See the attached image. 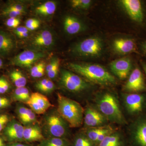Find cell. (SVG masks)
I'll list each match as a JSON object with an SVG mask.
<instances>
[{
	"mask_svg": "<svg viewBox=\"0 0 146 146\" xmlns=\"http://www.w3.org/2000/svg\"><path fill=\"white\" fill-rule=\"evenodd\" d=\"M70 68L89 81L101 85H110L116 82L115 77L101 65L97 64L70 63Z\"/></svg>",
	"mask_w": 146,
	"mask_h": 146,
	"instance_id": "obj_1",
	"label": "cell"
},
{
	"mask_svg": "<svg viewBox=\"0 0 146 146\" xmlns=\"http://www.w3.org/2000/svg\"><path fill=\"white\" fill-rule=\"evenodd\" d=\"M57 112L68 123L70 127H78L82 125L84 111L78 102L57 94Z\"/></svg>",
	"mask_w": 146,
	"mask_h": 146,
	"instance_id": "obj_2",
	"label": "cell"
},
{
	"mask_svg": "<svg viewBox=\"0 0 146 146\" xmlns=\"http://www.w3.org/2000/svg\"><path fill=\"white\" fill-rule=\"evenodd\" d=\"M97 109L107 119L119 124L126 122L118 100L114 94L108 92L104 93L96 99Z\"/></svg>",
	"mask_w": 146,
	"mask_h": 146,
	"instance_id": "obj_3",
	"label": "cell"
},
{
	"mask_svg": "<svg viewBox=\"0 0 146 146\" xmlns=\"http://www.w3.org/2000/svg\"><path fill=\"white\" fill-rule=\"evenodd\" d=\"M44 127L47 133L52 138H65L68 136L70 127L58 112H50L46 115Z\"/></svg>",
	"mask_w": 146,
	"mask_h": 146,
	"instance_id": "obj_4",
	"label": "cell"
},
{
	"mask_svg": "<svg viewBox=\"0 0 146 146\" xmlns=\"http://www.w3.org/2000/svg\"><path fill=\"white\" fill-rule=\"evenodd\" d=\"M103 43L98 37H92L84 39L73 49L75 54L84 56H97L102 53Z\"/></svg>",
	"mask_w": 146,
	"mask_h": 146,
	"instance_id": "obj_5",
	"label": "cell"
},
{
	"mask_svg": "<svg viewBox=\"0 0 146 146\" xmlns=\"http://www.w3.org/2000/svg\"><path fill=\"white\" fill-rule=\"evenodd\" d=\"M60 80L65 89L71 92H82L90 86L87 82L79 76L65 70L61 71Z\"/></svg>",
	"mask_w": 146,
	"mask_h": 146,
	"instance_id": "obj_6",
	"label": "cell"
},
{
	"mask_svg": "<svg viewBox=\"0 0 146 146\" xmlns=\"http://www.w3.org/2000/svg\"><path fill=\"white\" fill-rule=\"evenodd\" d=\"M45 56L44 53L28 50L16 56L11 60V63L19 67L30 68L35 63Z\"/></svg>",
	"mask_w": 146,
	"mask_h": 146,
	"instance_id": "obj_7",
	"label": "cell"
},
{
	"mask_svg": "<svg viewBox=\"0 0 146 146\" xmlns=\"http://www.w3.org/2000/svg\"><path fill=\"white\" fill-rule=\"evenodd\" d=\"M26 104L35 113L39 115L44 114L53 106L46 97L38 92L32 93Z\"/></svg>",
	"mask_w": 146,
	"mask_h": 146,
	"instance_id": "obj_8",
	"label": "cell"
},
{
	"mask_svg": "<svg viewBox=\"0 0 146 146\" xmlns=\"http://www.w3.org/2000/svg\"><path fill=\"white\" fill-rule=\"evenodd\" d=\"M83 121L85 126L89 128L105 126L108 120L98 110L88 106L84 111Z\"/></svg>",
	"mask_w": 146,
	"mask_h": 146,
	"instance_id": "obj_9",
	"label": "cell"
},
{
	"mask_svg": "<svg viewBox=\"0 0 146 146\" xmlns=\"http://www.w3.org/2000/svg\"><path fill=\"white\" fill-rule=\"evenodd\" d=\"M121 5L128 16L133 21L138 23L143 22L144 13L141 1L138 0H122Z\"/></svg>",
	"mask_w": 146,
	"mask_h": 146,
	"instance_id": "obj_10",
	"label": "cell"
},
{
	"mask_svg": "<svg viewBox=\"0 0 146 146\" xmlns=\"http://www.w3.org/2000/svg\"><path fill=\"white\" fill-rule=\"evenodd\" d=\"M132 68L131 60L129 58H122L113 60L110 64V68L115 76L121 80L127 77Z\"/></svg>",
	"mask_w": 146,
	"mask_h": 146,
	"instance_id": "obj_11",
	"label": "cell"
},
{
	"mask_svg": "<svg viewBox=\"0 0 146 146\" xmlns=\"http://www.w3.org/2000/svg\"><path fill=\"white\" fill-rule=\"evenodd\" d=\"M124 88L129 92H138L145 89L143 76L139 68H136L131 72Z\"/></svg>",
	"mask_w": 146,
	"mask_h": 146,
	"instance_id": "obj_12",
	"label": "cell"
},
{
	"mask_svg": "<svg viewBox=\"0 0 146 146\" xmlns=\"http://www.w3.org/2000/svg\"><path fill=\"white\" fill-rule=\"evenodd\" d=\"M16 42L10 33L0 30V57H8L15 50Z\"/></svg>",
	"mask_w": 146,
	"mask_h": 146,
	"instance_id": "obj_13",
	"label": "cell"
},
{
	"mask_svg": "<svg viewBox=\"0 0 146 146\" xmlns=\"http://www.w3.org/2000/svg\"><path fill=\"white\" fill-rule=\"evenodd\" d=\"M24 127L16 120L9 122L4 129V134L10 142L21 141L23 139Z\"/></svg>",
	"mask_w": 146,
	"mask_h": 146,
	"instance_id": "obj_14",
	"label": "cell"
},
{
	"mask_svg": "<svg viewBox=\"0 0 146 146\" xmlns=\"http://www.w3.org/2000/svg\"><path fill=\"white\" fill-rule=\"evenodd\" d=\"M144 101L143 96L140 94H128L124 97L126 107L131 114H136L142 111Z\"/></svg>",
	"mask_w": 146,
	"mask_h": 146,
	"instance_id": "obj_15",
	"label": "cell"
},
{
	"mask_svg": "<svg viewBox=\"0 0 146 146\" xmlns=\"http://www.w3.org/2000/svg\"><path fill=\"white\" fill-rule=\"evenodd\" d=\"M113 47L116 52L120 54H125L136 50V43L131 38H118L113 43Z\"/></svg>",
	"mask_w": 146,
	"mask_h": 146,
	"instance_id": "obj_16",
	"label": "cell"
},
{
	"mask_svg": "<svg viewBox=\"0 0 146 146\" xmlns=\"http://www.w3.org/2000/svg\"><path fill=\"white\" fill-rule=\"evenodd\" d=\"M23 139L29 142H33L43 141L44 138L39 126L35 124L24 128Z\"/></svg>",
	"mask_w": 146,
	"mask_h": 146,
	"instance_id": "obj_17",
	"label": "cell"
},
{
	"mask_svg": "<svg viewBox=\"0 0 146 146\" xmlns=\"http://www.w3.org/2000/svg\"><path fill=\"white\" fill-rule=\"evenodd\" d=\"M64 28L68 34L74 35L83 29V25L78 19L72 16H67L64 21Z\"/></svg>",
	"mask_w": 146,
	"mask_h": 146,
	"instance_id": "obj_18",
	"label": "cell"
},
{
	"mask_svg": "<svg viewBox=\"0 0 146 146\" xmlns=\"http://www.w3.org/2000/svg\"><path fill=\"white\" fill-rule=\"evenodd\" d=\"M133 138L138 146H146V119L138 123L133 132Z\"/></svg>",
	"mask_w": 146,
	"mask_h": 146,
	"instance_id": "obj_19",
	"label": "cell"
},
{
	"mask_svg": "<svg viewBox=\"0 0 146 146\" xmlns=\"http://www.w3.org/2000/svg\"><path fill=\"white\" fill-rule=\"evenodd\" d=\"M53 36L48 30L43 31L34 37L33 44L39 47H49L53 43Z\"/></svg>",
	"mask_w": 146,
	"mask_h": 146,
	"instance_id": "obj_20",
	"label": "cell"
},
{
	"mask_svg": "<svg viewBox=\"0 0 146 146\" xmlns=\"http://www.w3.org/2000/svg\"><path fill=\"white\" fill-rule=\"evenodd\" d=\"M98 146H123L122 139L119 133H110L101 142Z\"/></svg>",
	"mask_w": 146,
	"mask_h": 146,
	"instance_id": "obj_21",
	"label": "cell"
},
{
	"mask_svg": "<svg viewBox=\"0 0 146 146\" xmlns=\"http://www.w3.org/2000/svg\"><path fill=\"white\" fill-rule=\"evenodd\" d=\"M56 8L55 2L49 1L39 6L36 8V13L43 16H49L54 13Z\"/></svg>",
	"mask_w": 146,
	"mask_h": 146,
	"instance_id": "obj_22",
	"label": "cell"
},
{
	"mask_svg": "<svg viewBox=\"0 0 146 146\" xmlns=\"http://www.w3.org/2000/svg\"><path fill=\"white\" fill-rule=\"evenodd\" d=\"M111 128L110 127L107 126L89 128V129L86 130L85 135L90 141L95 144L97 138L100 135H101L106 131L109 130Z\"/></svg>",
	"mask_w": 146,
	"mask_h": 146,
	"instance_id": "obj_23",
	"label": "cell"
},
{
	"mask_svg": "<svg viewBox=\"0 0 146 146\" xmlns=\"http://www.w3.org/2000/svg\"><path fill=\"white\" fill-rule=\"evenodd\" d=\"M10 78L16 88L24 87L26 85L27 80L23 73L20 71H13L10 74Z\"/></svg>",
	"mask_w": 146,
	"mask_h": 146,
	"instance_id": "obj_24",
	"label": "cell"
},
{
	"mask_svg": "<svg viewBox=\"0 0 146 146\" xmlns=\"http://www.w3.org/2000/svg\"><path fill=\"white\" fill-rule=\"evenodd\" d=\"M30 96L29 89L25 87L16 88L13 94V98L15 100L25 103L29 99Z\"/></svg>",
	"mask_w": 146,
	"mask_h": 146,
	"instance_id": "obj_25",
	"label": "cell"
},
{
	"mask_svg": "<svg viewBox=\"0 0 146 146\" xmlns=\"http://www.w3.org/2000/svg\"><path fill=\"white\" fill-rule=\"evenodd\" d=\"M68 141L65 138L53 137L42 141L39 146H69Z\"/></svg>",
	"mask_w": 146,
	"mask_h": 146,
	"instance_id": "obj_26",
	"label": "cell"
},
{
	"mask_svg": "<svg viewBox=\"0 0 146 146\" xmlns=\"http://www.w3.org/2000/svg\"><path fill=\"white\" fill-rule=\"evenodd\" d=\"M95 145L85 134H79L74 142V146H95Z\"/></svg>",
	"mask_w": 146,
	"mask_h": 146,
	"instance_id": "obj_27",
	"label": "cell"
},
{
	"mask_svg": "<svg viewBox=\"0 0 146 146\" xmlns=\"http://www.w3.org/2000/svg\"><path fill=\"white\" fill-rule=\"evenodd\" d=\"M71 5L74 8L87 9L91 5L92 1L90 0H72Z\"/></svg>",
	"mask_w": 146,
	"mask_h": 146,
	"instance_id": "obj_28",
	"label": "cell"
},
{
	"mask_svg": "<svg viewBox=\"0 0 146 146\" xmlns=\"http://www.w3.org/2000/svg\"><path fill=\"white\" fill-rule=\"evenodd\" d=\"M36 121V118L35 113L31 109H29L26 117L22 123L25 125L28 126L35 124Z\"/></svg>",
	"mask_w": 146,
	"mask_h": 146,
	"instance_id": "obj_29",
	"label": "cell"
},
{
	"mask_svg": "<svg viewBox=\"0 0 146 146\" xmlns=\"http://www.w3.org/2000/svg\"><path fill=\"white\" fill-rule=\"evenodd\" d=\"M26 27L29 31H33L40 26V22L35 18H29L26 22Z\"/></svg>",
	"mask_w": 146,
	"mask_h": 146,
	"instance_id": "obj_30",
	"label": "cell"
},
{
	"mask_svg": "<svg viewBox=\"0 0 146 146\" xmlns=\"http://www.w3.org/2000/svg\"><path fill=\"white\" fill-rule=\"evenodd\" d=\"M29 108L23 106H18L16 109V113L21 122H23L26 117Z\"/></svg>",
	"mask_w": 146,
	"mask_h": 146,
	"instance_id": "obj_31",
	"label": "cell"
},
{
	"mask_svg": "<svg viewBox=\"0 0 146 146\" xmlns=\"http://www.w3.org/2000/svg\"><path fill=\"white\" fill-rule=\"evenodd\" d=\"M21 23L20 19L18 18H9L5 22L6 25L10 28L16 29L19 27Z\"/></svg>",
	"mask_w": 146,
	"mask_h": 146,
	"instance_id": "obj_32",
	"label": "cell"
},
{
	"mask_svg": "<svg viewBox=\"0 0 146 146\" xmlns=\"http://www.w3.org/2000/svg\"><path fill=\"white\" fill-rule=\"evenodd\" d=\"M44 65H46V63L45 62L42 61V62H39V63L36 64V65H34L33 67L31 70L30 73L31 76L32 77L36 78V75L39 73L40 69Z\"/></svg>",
	"mask_w": 146,
	"mask_h": 146,
	"instance_id": "obj_33",
	"label": "cell"
},
{
	"mask_svg": "<svg viewBox=\"0 0 146 146\" xmlns=\"http://www.w3.org/2000/svg\"><path fill=\"white\" fill-rule=\"evenodd\" d=\"M55 85L53 82L49 80L44 87L42 89L40 92L45 94H48L51 93L54 90Z\"/></svg>",
	"mask_w": 146,
	"mask_h": 146,
	"instance_id": "obj_34",
	"label": "cell"
},
{
	"mask_svg": "<svg viewBox=\"0 0 146 146\" xmlns=\"http://www.w3.org/2000/svg\"><path fill=\"white\" fill-rule=\"evenodd\" d=\"M9 118L6 114L0 115V132L4 129L7 125L9 122Z\"/></svg>",
	"mask_w": 146,
	"mask_h": 146,
	"instance_id": "obj_35",
	"label": "cell"
},
{
	"mask_svg": "<svg viewBox=\"0 0 146 146\" xmlns=\"http://www.w3.org/2000/svg\"><path fill=\"white\" fill-rule=\"evenodd\" d=\"M5 8L9 9H12V10L17 11H20L23 13H24L25 11V7L23 6L21 4L17 3L10 4Z\"/></svg>",
	"mask_w": 146,
	"mask_h": 146,
	"instance_id": "obj_36",
	"label": "cell"
},
{
	"mask_svg": "<svg viewBox=\"0 0 146 146\" xmlns=\"http://www.w3.org/2000/svg\"><path fill=\"white\" fill-rule=\"evenodd\" d=\"M60 64V60L58 58H54L52 60L48 65L46 66V71L47 73L49 72L57 65Z\"/></svg>",
	"mask_w": 146,
	"mask_h": 146,
	"instance_id": "obj_37",
	"label": "cell"
},
{
	"mask_svg": "<svg viewBox=\"0 0 146 146\" xmlns=\"http://www.w3.org/2000/svg\"><path fill=\"white\" fill-rule=\"evenodd\" d=\"M60 64H58L52 70L49 72L47 73L48 76L50 78L54 79L56 77L58 74V71H59Z\"/></svg>",
	"mask_w": 146,
	"mask_h": 146,
	"instance_id": "obj_38",
	"label": "cell"
},
{
	"mask_svg": "<svg viewBox=\"0 0 146 146\" xmlns=\"http://www.w3.org/2000/svg\"><path fill=\"white\" fill-rule=\"evenodd\" d=\"M10 104V101L8 98L0 96V109L8 107Z\"/></svg>",
	"mask_w": 146,
	"mask_h": 146,
	"instance_id": "obj_39",
	"label": "cell"
},
{
	"mask_svg": "<svg viewBox=\"0 0 146 146\" xmlns=\"http://www.w3.org/2000/svg\"><path fill=\"white\" fill-rule=\"evenodd\" d=\"M48 80L49 79H48L45 78L38 81L36 84V87L37 90H39V91H41L42 89L44 87Z\"/></svg>",
	"mask_w": 146,
	"mask_h": 146,
	"instance_id": "obj_40",
	"label": "cell"
},
{
	"mask_svg": "<svg viewBox=\"0 0 146 146\" xmlns=\"http://www.w3.org/2000/svg\"><path fill=\"white\" fill-rule=\"evenodd\" d=\"M10 86L9 82L6 79H5L3 84L1 90V94H5L9 91L10 88Z\"/></svg>",
	"mask_w": 146,
	"mask_h": 146,
	"instance_id": "obj_41",
	"label": "cell"
},
{
	"mask_svg": "<svg viewBox=\"0 0 146 146\" xmlns=\"http://www.w3.org/2000/svg\"><path fill=\"white\" fill-rule=\"evenodd\" d=\"M29 31L26 27L20 26L14 29V33L15 34L17 35L23 33H29Z\"/></svg>",
	"mask_w": 146,
	"mask_h": 146,
	"instance_id": "obj_42",
	"label": "cell"
},
{
	"mask_svg": "<svg viewBox=\"0 0 146 146\" xmlns=\"http://www.w3.org/2000/svg\"><path fill=\"white\" fill-rule=\"evenodd\" d=\"M46 65L42 67V68L40 69V71H39V73L37 74L36 78H40L44 76V74L45 71L46 70Z\"/></svg>",
	"mask_w": 146,
	"mask_h": 146,
	"instance_id": "obj_43",
	"label": "cell"
},
{
	"mask_svg": "<svg viewBox=\"0 0 146 146\" xmlns=\"http://www.w3.org/2000/svg\"><path fill=\"white\" fill-rule=\"evenodd\" d=\"M29 33H19L16 35L20 38H25L29 36Z\"/></svg>",
	"mask_w": 146,
	"mask_h": 146,
	"instance_id": "obj_44",
	"label": "cell"
},
{
	"mask_svg": "<svg viewBox=\"0 0 146 146\" xmlns=\"http://www.w3.org/2000/svg\"><path fill=\"white\" fill-rule=\"evenodd\" d=\"M8 146H30L28 145H25V144L19 143H13L11 144Z\"/></svg>",
	"mask_w": 146,
	"mask_h": 146,
	"instance_id": "obj_45",
	"label": "cell"
},
{
	"mask_svg": "<svg viewBox=\"0 0 146 146\" xmlns=\"http://www.w3.org/2000/svg\"><path fill=\"white\" fill-rule=\"evenodd\" d=\"M5 79V78H4V77L0 78V94H1V90Z\"/></svg>",
	"mask_w": 146,
	"mask_h": 146,
	"instance_id": "obj_46",
	"label": "cell"
},
{
	"mask_svg": "<svg viewBox=\"0 0 146 146\" xmlns=\"http://www.w3.org/2000/svg\"><path fill=\"white\" fill-rule=\"evenodd\" d=\"M142 65L143 69L144 72H145V74L146 75V64L145 63L142 62Z\"/></svg>",
	"mask_w": 146,
	"mask_h": 146,
	"instance_id": "obj_47",
	"label": "cell"
},
{
	"mask_svg": "<svg viewBox=\"0 0 146 146\" xmlns=\"http://www.w3.org/2000/svg\"><path fill=\"white\" fill-rule=\"evenodd\" d=\"M143 49L144 52L146 54V42H144L143 45Z\"/></svg>",
	"mask_w": 146,
	"mask_h": 146,
	"instance_id": "obj_48",
	"label": "cell"
},
{
	"mask_svg": "<svg viewBox=\"0 0 146 146\" xmlns=\"http://www.w3.org/2000/svg\"><path fill=\"white\" fill-rule=\"evenodd\" d=\"M0 146H5L2 138L0 137Z\"/></svg>",
	"mask_w": 146,
	"mask_h": 146,
	"instance_id": "obj_49",
	"label": "cell"
},
{
	"mask_svg": "<svg viewBox=\"0 0 146 146\" xmlns=\"http://www.w3.org/2000/svg\"><path fill=\"white\" fill-rule=\"evenodd\" d=\"M3 62L2 59L0 57V68L3 67Z\"/></svg>",
	"mask_w": 146,
	"mask_h": 146,
	"instance_id": "obj_50",
	"label": "cell"
}]
</instances>
